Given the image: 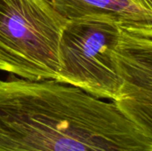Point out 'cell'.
<instances>
[{
    "label": "cell",
    "instance_id": "6da1fadb",
    "mask_svg": "<svg viewBox=\"0 0 152 151\" xmlns=\"http://www.w3.org/2000/svg\"><path fill=\"white\" fill-rule=\"evenodd\" d=\"M0 151H152L113 102L52 79H0Z\"/></svg>",
    "mask_w": 152,
    "mask_h": 151
},
{
    "label": "cell",
    "instance_id": "7a4b0ae2",
    "mask_svg": "<svg viewBox=\"0 0 152 151\" xmlns=\"http://www.w3.org/2000/svg\"><path fill=\"white\" fill-rule=\"evenodd\" d=\"M55 81L113 101L152 133V24L111 18L67 21Z\"/></svg>",
    "mask_w": 152,
    "mask_h": 151
},
{
    "label": "cell",
    "instance_id": "3957f363",
    "mask_svg": "<svg viewBox=\"0 0 152 151\" xmlns=\"http://www.w3.org/2000/svg\"><path fill=\"white\" fill-rule=\"evenodd\" d=\"M66 23L45 0H0V70L31 81L57 80Z\"/></svg>",
    "mask_w": 152,
    "mask_h": 151
},
{
    "label": "cell",
    "instance_id": "277c9868",
    "mask_svg": "<svg viewBox=\"0 0 152 151\" xmlns=\"http://www.w3.org/2000/svg\"><path fill=\"white\" fill-rule=\"evenodd\" d=\"M66 21L111 18L124 22L152 24V9L135 0H45Z\"/></svg>",
    "mask_w": 152,
    "mask_h": 151
},
{
    "label": "cell",
    "instance_id": "5b68a950",
    "mask_svg": "<svg viewBox=\"0 0 152 151\" xmlns=\"http://www.w3.org/2000/svg\"><path fill=\"white\" fill-rule=\"evenodd\" d=\"M135 1H137L138 3L143 4L144 6H146L148 8L152 9V0H135Z\"/></svg>",
    "mask_w": 152,
    "mask_h": 151
}]
</instances>
